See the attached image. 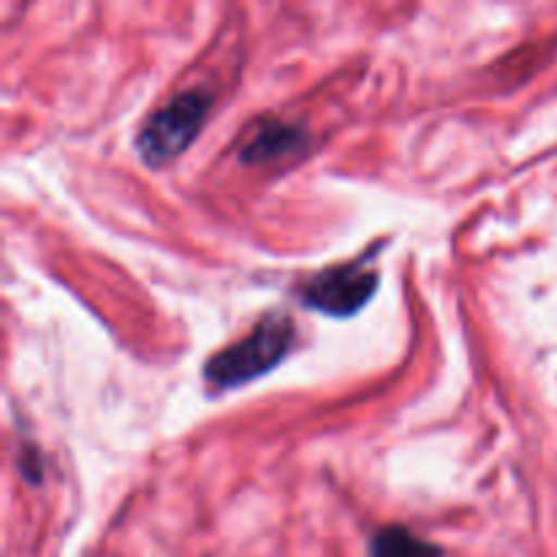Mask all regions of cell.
Returning a JSON list of instances; mask_svg holds the SVG:
<instances>
[{"label": "cell", "instance_id": "obj_5", "mask_svg": "<svg viewBox=\"0 0 557 557\" xmlns=\"http://www.w3.org/2000/svg\"><path fill=\"white\" fill-rule=\"evenodd\" d=\"M370 557H441L435 544L424 542L403 525L381 528L370 542Z\"/></svg>", "mask_w": 557, "mask_h": 557}, {"label": "cell", "instance_id": "obj_3", "mask_svg": "<svg viewBox=\"0 0 557 557\" xmlns=\"http://www.w3.org/2000/svg\"><path fill=\"white\" fill-rule=\"evenodd\" d=\"M375 288H379V270L373 264V253H368L313 275L299 288V297L310 310H319L332 319H348L373 299Z\"/></svg>", "mask_w": 557, "mask_h": 557}, {"label": "cell", "instance_id": "obj_2", "mask_svg": "<svg viewBox=\"0 0 557 557\" xmlns=\"http://www.w3.org/2000/svg\"><path fill=\"white\" fill-rule=\"evenodd\" d=\"M212 107V92L185 90L163 103L156 114H150L136 136V152L147 166H163L172 158H177L190 141L196 139L199 128L205 125L207 112Z\"/></svg>", "mask_w": 557, "mask_h": 557}, {"label": "cell", "instance_id": "obj_4", "mask_svg": "<svg viewBox=\"0 0 557 557\" xmlns=\"http://www.w3.org/2000/svg\"><path fill=\"white\" fill-rule=\"evenodd\" d=\"M305 136L302 131L294 128L286 123H261L259 131H253L248 139V145L239 150V158L245 163H270L277 158L288 156V152L302 150Z\"/></svg>", "mask_w": 557, "mask_h": 557}, {"label": "cell", "instance_id": "obj_1", "mask_svg": "<svg viewBox=\"0 0 557 557\" xmlns=\"http://www.w3.org/2000/svg\"><path fill=\"white\" fill-rule=\"evenodd\" d=\"M294 343V321L286 313H270L253 326L250 335L232 343L205 364V381L218 392L250 384L270 373Z\"/></svg>", "mask_w": 557, "mask_h": 557}]
</instances>
